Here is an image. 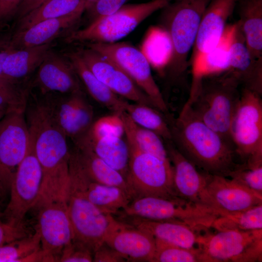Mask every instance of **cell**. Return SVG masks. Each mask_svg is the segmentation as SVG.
<instances>
[{"instance_id": "6da1fadb", "label": "cell", "mask_w": 262, "mask_h": 262, "mask_svg": "<svg viewBox=\"0 0 262 262\" xmlns=\"http://www.w3.org/2000/svg\"><path fill=\"white\" fill-rule=\"evenodd\" d=\"M172 141L189 161L205 173L229 177L243 164L235 162L232 144L183 106L177 118L169 123Z\"/></svg>"}, {"instance_id": "7a4b0ae2", "label": "cell", "mask_w": 262, "mask_h": 262, "mask_svg": "<svg viewBox=\"0 0 262 262\" xmlns=\"http://www.w3.org/2000/svg\"><path fill=\"white\" fill-rule=\"evenodd\" d=\"M211 0H176L162 9L159 25L170 44L163 73L172 83L183 82L189 67V55L195 44L200 22Z\"/></svg>"}, {"instance_id": "3957f363", "label": "cell", "mask_w": 262, "mask_h": 262, "mask_svg": "<svg viewBox=\"0 0 262 262\" xmlns=\"http://www.w3.org/2000/svg\"><path fill=\"white\" fill-rule=\"evenodd\" d=\"M26 120L42 168V182L55 183L68 171L70 151L67 137L54 117L48 96L29 109Z\"/></svg>"}, {"instance_id": "277c9868", "label": "cell", "mask_w": 262, "mask_h": 262, "mask_svg": "<svg viewBox=\"0 0 262 262\" xmlns=\"http://www.w3.org/2000/svg\"><path fill=\"white\" fill-rule=\"evenodd\" d=\"M241 90L227 72L208 76L201 80L192 101L183 106L189 108L199 120L232 144L230 127Z\"/></svg>"}, {"instance_id": "5b68a950", "label": "cell", "mask_w": 262, "mask_h": 262, "mask_svg": "<svg viewBox=\"0 0 262 262\" xmlns=\"http://www.w3.org/2000/svg\"><path fill=\"white\" fill-rule=\"evenodd\" d=\"M127 215L152 220L173 221L196 230L211 228L221 215L218 211L181 198L145 196L133 199L123 210Z\"/></svg>"}, {"instance_id": "8992f818", "label": "cell", "mask_w": 262, "mask_h": 262, "mask_svg": "<svg viewBox=\"0 0 262 262\" xmlns=\"http://www.w3.org/2000/svg\"><path fill=\"white\" fill-rule=\"evenodd\" d=\"M262 95L241 88L230 135L235 152L247 166L262 164Z\"/></svg>"}, {"instance_id": "52a82bcc", "label": "cell", "mask_w": 262, "mask_h": 262, "mask_svg": "<svg viewBox=\"0 0 262 262\" xmlns=\"http://www.w3.org/2000/svg\"><path fill=\"white\" fill-rule=\"evenodd\" d=\"M171 0H152L141 3L126 4L115 12L90 22L85 28L73 32L67 41L101 43L117 42Z\"/></svg>"}, {"instance_id": "ba28073f", "label": "cell", "mask_w": 262, "mask_h": 262, "mask_svg": "<svg viewBox=\"0 0 262 262\" xmlns=\"http://www.w3.org/2000/svg\"><path fill=\"white\" fill-rule=\"evenodd\" d=\"M129 148L130 157L126 180L135 198L145 196L180 197L174 189L173 170L170 162L130 146Z\"/></svg>"}, {"instance_id": "9c48e42d", "label": "cell", "mask_w": 262, "mask_h": 262, "mask_svg": "<svg viewBox=\"0 0 262 262\" xmlns=\"http://www.w3.org/2000/svg\"><path fill=\"white\" fill-rule=\"evenodd\" d=\"M197 247L208 262H262V229L199 234Z\"/></svg>"}, {"instance_id": "30bf717a", "label": "cell", "mask_w": 262, "mask_h": 262, "mask_svg": "<svg viewBox=\"0 0 262 262\" xmlns=\"http://www.w3.org/2000/svg\"><path fill=\"white\" fill-rule=\"evenodd\" d=\"M88 48L108 58L119 66L149 97L155 108L168 113L163 95L152 74L146 54L132 44L124 42L112 43H87Z\"/></svg>"}, {"instance_id": "8fae6325", "label": "cell", "mask_w": 262, "mask_h": 262, "mask_svg": "<svg viewBox=\"0 0 262 262\" xmlns=\"http://www.w3.org/2000/svg\"><path fill=\"white\" fill-rule=\"evenodd\" d=\"M42 180V168L30 138L27 154L17 166L10 186V200L1 215L4 221L15 225L24 222L26 214L37 202Z\"/></svg>"}, {"instance_id": "7c38bea8", "label": "cell", "mask_w": 262, "mask_h": 262, "mask_svg": "<svg viewBox=\"0 0 262 262\" xmlns=\"http://www.w3.org/2000/svg\"><path fill=\"white\" fill-rule=\"evenodd\" d=\"M66 203L74 239L85 245L94 254L104 242L113 218L112 215L102 213L79 190L70 185Z\"/></svg>"}, {"instance_id": "4fadbf2b", "label": "cell", "mask_w": 262, "mask_h": 262, "mask_svg": "<svg viewBox=\"0 0 262 262\" xmlns=\"http://www.w3.org/2000/svg\"><path fill=\"white\" fill-rule=\"evenodd\" d=\"M25 111L7 112L0 119V181L10 188L17 166L26 156L30 134Z\"/></svg>"}, {"instance_id": "5bb4252c", "label": "cell", "mask_w": 262, "mask_h": 262, "mask_svg": "<svg viewBox=\"0 0 262 262\" xmlns=\"http://www.w3.org/2000/svg\"><path fill=\"white\" fill-rule=\"evenodd\" d=\"M37 210L35 228L40 237L41 248L51 262H59L62 251L74 238L66 200L47 203Z\"/></svg>"}, {"instance_id": "9a60e30c", "label": "cell", "mask_w": 262, "mask_h": 262, "mask_svg": "<svg viewBox=\"0 0 262 262\" xmlns=\"http://www.w3.org/2000/svg\"><path fill=\"white\" fill-rule=\"evenodd\" d=\"M69 185L79 190L102 213L112 215L123 210L133 200L122 189L91 180L86 173L76 150L69 158Z\"/></svg>"}, {"instance_id": "2e32d148", "label": "cell", "mask_w": 262, "mask_h": 262, "mask_svg": "<svg viewBox=\"0 0 262 262\" xmlns=\"http://www.w3.org/2000/svg\"><path fill=\"white\" fill-rule=\"evenodd\" d=\"M78 52L94 75L115 94L134 103L155 108L149 97L113 61L88 48Z\"/></svg>"}, {"instance_id": "e0dca14e", "label": "cell", "mask_w": 262, "mask_h": 262, "mask_svg": "<svg viewBox=\"0 0 262 262\" xmlns=\"http://www.w3.org/2000/svg\"><path fill=\"white\" fill-rule=\"evenodd\" d=\"M236 1L211 0L209 3L201 17L189 59L191 70L220 41L227 27V21L235 9Z\"/></svg>"}, {"instance_id": "ac0fdd59", "label": "cell", "mask_w": 262, "mask_h": 262, "mask_svg": "<svg viewBox=\"0 0 262 262\" xmlns=\"http://www.w3.org/2000/svg\"><path fill=\"white\" fill-rule=\"evenodd\" d=\"M165 145L173 167L174 187L177 196L216 210L207 190L208 173L199 172L178 150L172 141L165 142Z\"/></svg>"}, {"instance_id": "d6986e66", "label": "cell", "mask_w": 262, "mask_h": 262, "mask_svg": "<svg viewBox=\"0 0 262 262\" xmlns=\"http://www.w3.org/2000/svg\"><path fill=\"white\" fill-rule=\"evenodd\" d=\"M66 95L49 98L53 115L59 127L67 138L75 142L91 126L94 111L82 91Z\"/></svg>"}, {"instance_id": "ffe728a7", "label": "cell", "mask_w": 262, "mask_h": 262, "mask_svg": "<svg viewBox=\"0 0 262 262\" xmlns=\"http://www.w3.org/2000/svg\"><path fill=\"white\" fill-rule=\"evenodd\" d=\"M227 71L241 88L262 95V60L251 55L238 21L232 24L229 46Z\"/></svg>"}, {"instance_id": "44dd1931", "label": "cell", "mask_w": 262, "mask_h": 262, "mask_svg": "<svg viewBox=\"0 0 262 262\" xmlns=\"http://www.w3.org/2000/svg\"><path fill=\"white\" fill-rule=\"evenodd\" d=\"M104 242L119 252L127 261L152 262L155 239L149 233L113 218Z\"/></svg>"}, {"instance_id": "7402d4cb", "label": "cell", "mask_w": 262, "mask_h": 262, "mask_svg": "<svg viewBox=\"0 0 262 262\" xmlns=\"http://www.w3.org/2000/svg\"><path fill=\"white\" fill-rule=\"evenodd\" d=\"M207 190L215 208L223 214L262 204V195L227 177L208 174Z\"/></svg>"}, {"instance_id": "603a6c76", "label": "cell", "mask_w": 262, "mask_h": 262, "mask_svg": "<svg viewBox=\"0 0 262 262\" xmlns=\"http://www.w3.org/2000/svg\"><path fill=\"white\" fill-rule=\"evenodd\" d=\"M38 68L34 84L43 95L82 91L79 79L70 62L51 49Z\"/></svg>"}, {"instance_id": "cb8c5ba5", "label": "cell", "mask_w": 262, "mask_h": 262, "mask_svg": "<svg viewBox=\"0 0 262 262\" xmlns=\"http://www.w3.org/2000/svg\"><path fill=\"white\" fill-rule=\"evenodd\" d=\"M82 15L76 14L39 22L29 28L15 32L11 35V47L21 49L38 46L50 42L72 28Z\"/></svg>"}, {"instance_id": "d4e9b609", "label": "cell", "mask_w": 262, "mask_h": 262, "mask_svg": "<svg viewBox=\"0 0 262 262\" xmlns=\"http://www.w3.org/2000/svg\"><path fill=\"white\" fill-rule=\"evenodd\" d=\"M65 55L93 99L115 113L125 111L128 101L99 81L86 65L78 51L68 52Z\"/></svg>"}, {"instance_id": "484cf974", "label": "cell", "mask_w": 262, "mask_h": 262, "mask_svg": "<svg viewBox=\"0 0 262 262\" xmlns=\"http://www.w3.org/2000/svg\"><path fill=\"white\" fill-rule=\"evenodd\" d=\"M76 146L90 149L108 165L120 173L126 180L130 157L129 148L122 137L91 138L82 136L75 142Z\"/></svg>"}, {"instance_id": "4316f807", "label": "cell", "mask_w": 262, "mask_h": 262, "mask_svg": "<svg viewBox=\"0 0 262 262\" xmlns=\"http://www.w3.org/2000/svg\"><path fill=\"white\" fill-rule=\"evenodd\" d=\"M134 226L143 230L155 238L185 248L197 247L199 234L195 229L182 223L157 221L133 217Z\"/></svg>"}, {"instance_id": "83f0119b", "label": "cell", "mask_w": 262, "mask_h": 262, "mask_svg": "<svg viewBox=\"0 0 262 262\" xmlns=\"http://www.w3.org/2000/svg\"><path fill=\"white\" fill-rule=\"evenodd\" d=\"M240 28L252 56L262 60V0H236Z\"/></svg>"}, {"instance_id": "f1b7e54d", "label": "cell", "mask_w": 262, "mask_h": 262, "mask_svg": "<svg viewBox=\"0 0 262 262\" xmlns=\"http://www.w3.org/2000/svg\"><path fill=\"white\" fill-rule=\"evenodd\" d=\"M232 25H227L217 46L206 54L191 70L192 82L186 103L194 98L201 80L206 77L223 74L229 70V46Z\"/></svg>"}, {"instance_id": "f546056e", "label": "cell", "mask_w": 262, "mask_h": 262, "mask_svg": "<svg viewBox=\"0 0 262 262\" xmlns=\"http://www.w3.org/2000/svg\"><path fill=\"white\" fill-rule=\"evenodd\" d=\"M52 46L50 42L33 47L13 49L4 60L1 76L16 81L28 76L39 67Z\"/></svg>"}, {"instance_id": "4dcf8cb0", "label": "cell", "mask_w": 262, "mask_h": 262, "mask_svg": "<svg viewBox=\"0 0 262 262\" xmlns=\"http://www.w3.org/2000/svg\"><path fill=\"white\" fill-rule=\"evenodd\" d=\"M75 148L83 167L91 180L100 184L119 187L126 191L133 199L135 198L132 190L120 173L89 148L77 146Z\"/></svg>"}, {"instance_id": "1f68e13d", "label": "cell", "mask_w": 262, "mask_h": 262, "mask_svg": "<svg viewBox=\"0 0 262 262\" xmlns=\"http://www.w3.org/2000/svg\"><path fill=\"white\" fill-rule=\"evenodd\" d=\"M123 121L125 135L129 146L154 155L166 162H170L165 141L156 132L140 126L126 112L120 113Z\"/></svg>"}, {"instance_id": "d6a6232c", "label": "cell", "mask_w": 262, "mask_h": 262, "mask_svg": "<svg viewBox=\"0 0 262 262\" xmlns=\"http://www.w3.org/2000/svg\"><path fill=\"white\" fill-rule=\"evenodd\" d=\"M85 10L83 0H47L19 19L16 31L29 28L43 20L81 14Z\"/></svg>"}, {"instance_id": "836d02e7", "label": "cell", "mask_w": 262, "mask_h": 262, "mask_svg": "<svg viewBox=\"0 0 262 262\" xmlns=\"http://www.w3.org/2000/svg\"><path fill=\"white\" fill-rule=\"evenodd\" d=\"M137 125L153 131L166 141H172L168 120L155 107L140 103H127L125 111Z\"/></svg>"}, {"instance_id": "e575fe53", "label": "cell", "mask_w": 262, "mask_h": 262, "mask_svg": "<svg viewBox=\"0 0 262 262\" xmlns=\"http://www.w3.org/2000/svg\"><path fill=\"white\" fill-rule=\"evenodd\" d=\"M211 228L217 231L262 229V204L245 211L220 215L214 220Z\"/></svg>"}, {"instance_id": "d590c367", "label": "cell", "mask_w": 262, "mask_h": 262, "mask_svg": "<svg viewBox=\"0 0 262 262\" xmlns=\"http://www.w3.org/2000/svg\"><path fill=\"white\" fill-rule=\"evenodd\" d=\"M155 239L156 248L152 262H208L198 247L185 248Z\"/></svg>"}, {"instance_id": "8d00e7d4", "label": "cell", "mask_w": 262, "mask_h": 262, "mask_svg": "<svg viewBox=\"0 0 262 262\" xmlns=\"http://www.w3.org/2000/svg\"><path fill=\"white\" fill-rule=\"evenodd\" d=\"M28 95V89L21 86L19 81L0 76V109L6 113L25 111Z\"/></svg>"}, {"instance_id": "74e56055", "label": "cell", "mask_w": 262, "mask_h": 262, "mask_svg": "<svg viewBox=\"0 0 262 262\" xmlns=\"http://www.w3.org/2000/svg\"><path fill=\"white\" fill-rule=\"evenodd\" d=\"M41 248L38 231L32 235L0 246V262H23L24 259Z\"/></svg>"}, {"instance_id": "f35d334b", "label": "cell", "mask_w": 262, "mask_h": 262, "mask_svg": "<svg viewBox=\"0 0 262 262\" xmlns=\"http://www.w3.org/2000/svg\"><path fill=\"white\" fill-rule=\"evenodd\" d=\"M120 113L101 117L92 123L83 136L91 138L123 137L125 135V128Z\"/></svg>"}, {"instance_id": "ab89813d", "label": "cell", "mask_w": 262, "mask_h": 262, "mask_svg": "<svg viewBox=\"0 0 262 262\" xmlns=\"http://www.w3.org/2000/svg\"><path fill=\"white\" fill-rule=\"evenodd\" d=\"M229 177L255 193L262 195V164L251 166L244 164L232 171Z\"/></svg>"}, {"instance_id": "60d3db41", "label": "cell", "mask_w": 262, "mask_h": 262, "mask_svg": "<svg viewBox=\"0 0 262 262\" xmlns=\"http://www.w3.org/2000/svg\"><path fill=\"white\" fill-rule=\"evenodd\" d=\"M93 253L85 245L73 239L62 251L60 262H93Z\"/></svg>"}, {"instance_id": "b9f144b4", "label": "cell", "mask_w": 262, "mask_h": 262, "mask_svg": "<svg viewBox=\"0 0 262 262\" xmlns=\"http://www.w3.org/2000/svg\"><path fill=\"white\" fill-rule=\"evenodd\" d=\"M33 232L26 227L24 222L15 225L0 219V246L30 236Z\"/></svg>"}, {"instance_id": "7bdbcfd3", "label": "cell", "mask_w": 262, "mask_h": 262, "mask_svg": "<svg viewBox=\"0 0 262 262\" xmlns=\"http://www.w3.org/2000/svg\"><path fill=\"white\" fill-rule=\"evenodd\" d=\"M129 0H97L86 10L92 22L99 18L112 14L126 4Z\"/></svg>"}, {"instance_id": "ee69618b", "label": "cell", "mask_w": 262, "mask_h": 262, "mask_svg": "<svg viewBox=\"0 0 262 262\" xmlns=\"http://www.w3.org/2000/svg\"><path fill=\"white\" fill-rule=\"evenodd\" d=\"M124 257L114 248L104 242L94 252L93 262H123Z\"/></svg>"}, {"instance_id": "f6af8a7d", "label": "cell", "mask_w": 262, "mask_h": 262, "mask_svg": "<svg viewBox=\"0 0 262 262\" xmlns=\"http://www.w3.org/2000/svg\"><path fill=\"white\" fill-rule=\"evenodd\" d=\"M23 0H0V27L15 17Z\"/></svg>"}, {"instance_id": "bcb514c9", "label": "cell", "mask_w": 262, "mask_h": 262, "mask_svg": "<svg viewBox=\"0 0 262 262\" xmlns=\"http://www.w3.org/2000/svg\"><path fill=\"white\" fill-rule=\"evenodd\" d=\"M47 0H23L19 5L15 17L20 19L32 12Z\"/></svg>"}, {"instance_id": "7dc6e473", "label": "cell", "mask_w": 262, "mask_h": 262, "mask_svg": "<svg viewBox=\"0 0 262 262\" xmlns=\"http://www.w3.org/2000/svg\"><path fill=\"white\" fill-rule=\"evenodd\" d=\"M11 35L10 34H0V76L2 74L4 60L13 49L10 43Z\"/></svg>"}, {"instance_id": "c3c4849f", "label": "cell", "mask_w": 262, "mask_h": 262, "mask_svg": "<svg viewBox=\"0 0 262 262\" xmlns=\"http://www.w3.org/2000/svg\"><path fill=\"white\" fill-rule=\"evenodd\" d=\"M85 6V10L89 8L92 5H93L97 0H83Z\"/></svg>"}, {"instance_id": "681fc988", "label": "cell", "mask_w": 262, "mask_h": 262, "mask_svg": "<svg viewBox=\"0 0 262 262\" xmlns=\"http://www.w3.org/2000/svg\"><path fill=\"white\" fill-rule=\"evenodd\" d=\"M5 189L4 188V187H3L2 184H1V182L0 181V203L1 199H2V194H3V191H4V190Z\"/></svg>"}, {"instance_id": "f907efd6", "label": "cell", "mask_w": 262, "mask_h": 262, "mask_svg": "<svg viewBox=\"0 0 262 262\" xmlns=\"http://www.w3.org/2000/svg\"><path fill=\"white\" fill-rule=\"evenodd\" d=\"M6 113V112L4 110L0 109V119Z\"/></svg>"}]
</instances>
